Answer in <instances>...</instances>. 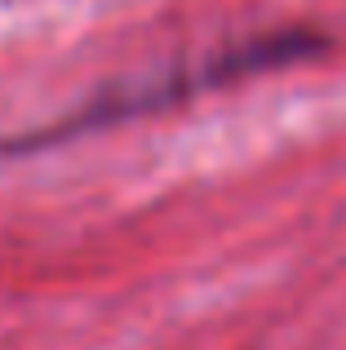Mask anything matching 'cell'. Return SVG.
<instances>
[{
	"label": "cell",
	"mask_w": 346,
	"mask_h": 350,
	"mask_svg": "<svg viewBox=\"0 0 346 350\" xmlns=\"http://www.w3.org/2000/svg\"><path fill=\"white\" fill-rule=\"evenodd\" d=\"M324 49H329V40L315 36L311 27L249 36V40H240V44H222V49L200 53V58H191V62H173V67L156 71V76H142V80H129V85L107 89V94H98L76 120H67L58 133H71V129L85 133V129H98V124H116V120L160 111V107H173V103H187V98L204 94V89H226L244 76H258V71L306 62Z\"/></svg>",
	"instance_id": "6da1fadb"
}]
</instances>
